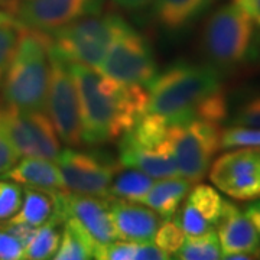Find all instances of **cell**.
<instances>
[{"label": "cell", "mask_w": 260, "mask_h": 260, "mask_svg": "<svg viewBox=\"0 0 260 260\" xmlns=\"http://www.w3.org/2000/svg\"><path fill=\"white\" fill-rule=\"evenodd\" d=\"M68 67L80 99L84 143L120 139L148 113L149 93L140 84L121 83L80 62H68Z\"/></svg>", "instance_id": "6da1fadb"}, {"label": "cell", "mask_w": 260, "mask_h": 260, "mask_svg": "<svg viewBox=\"0 0 260 260\" xmlns=\"http://www.w3.org/2000/svg\"><path fill=\"white\" fill-rule=\"evenodd\" d=\"M221 90V74L213 65L177 62L148 84V113L169 123L195 120L200 104Z\"/></svg>", "instance_id": "7a4b0ae2"}, {"label": "cell", "mask_w": 260, "mask_h": 260, "mask_svg": "<svg viewBox=\"0 0 260 260\" xmlns=\"http://www.w3.org/2000/svg\"><path fill=\"white\" fill-rule=\"evenodd\" d=\"M49 32L26 28L3 78V100L22 110H45L51 75Z\"/></svg>", "instance_id": "3957f363"}, {"label": "cell", "mask_w": 260, "mask_h": 260, "mask_svg": "<svg viewBox=\"0 0 260 260\" xmlns=\"http://www.w3.org/2000/svg\"><path fill=\"white\" fill-rule=\"evenodd\" d=\"M126 23L117 15H87L54 30L52 51L68 62L99 70L113 39Z\"/></svg>", "instance_id": "277c9868"}, {"label": "cell", "mask_w": 260, "mask_h": 260, "mask_svg": "<svg viewBox=\"0 0 260 260\" xmlns=\"http://www.w3.org/2000/svg\"><path fill=\"white\" fill-rule=\"evenodd\" d=\"M254 34L253 19L236 3L224 5L208 18L203 32V51L210 65L234 68L247 59Z\"/></svg>", "instance_id": "5b68a950"}, {"label": "cell", "mask_w": 260, "mask_h": 260, "mask_svg": "<svg viewBox=\"0 0 260 260\" xmlns=\"http://www.w3.org/2000/svg\"><path fill=\"white\" fill-rule=\"evenodd\" d=\"M221 132L218 123L207 120L169 123V138L179 177L191 184L205 177L213 156L221 149Z\"/></svg>", "instance_id": "8992f818"}, {"label": "cell", "mask_w": 260, "mask_h": 260, "mask_svg": "<svg viewBox=\"0 0 260 260\" xmlns=\"http://www.w3.org/2000/svg\"><path fill=\"white\" fill-rule=\"evenodd\" d=\"M48 112L58 138L68 146H81L83 123L80 99L68 62L51 47V75L48 87Z\"/></svg>", "instance_id": "52a82bcc"}, {"label": "cell", "mask_w": 260, "mask_h": 260, "mask_svg": "<svg viewBox=\"0 0 260 260\" xmlns=\"http://www.w3.org/2000/svg\"><path fill=\"white\" fill-rule=\"evenodd\" d=\"M0 121L20 156L56 160L61 152L59 138L44 110H22L2 99Z\"/></svg>", "instance_id": "ba28073f"}, {"label": "cell", "mask_w": 260, "mask_h": 260, "mask_svg": "<svg viewBox=\"0 0 260 260\" xmlns=\"http://www.w3.org/2000/svg\"><path fill=\"white\" fill-rule=\"evenodd\" d=\"M99 71L121 83L140 85H148L158 73L149 42L127 23L114 37Z\"/></svg>", "instance_id": "9c48e42d"}, {"label": "cell", "mask_w": 260, "mask_h": 260, "mask_svg": "<svg viewBox=\"0 0 260 260\" xmlns=\"http://www.w3.org/2000/svg\"><path fill=\"white\" fill-rule=\"evenodd\" d=\"M55 162L68 191L78 194L110 198V185L121 168L104 155L85 150H61Z\"/></svg>", "instance_id": "30bf717a"}, {"label": "cell", "mask_w": 260, "mask_h": 260, "mask_svg": "<svg viewBox=\"0 0 260 260\" xmlns=\"http://www.w3.org/2000/svg\"><path fill=\"white\" fill-rule=\"evenodd\" d=\"M103 0H8L6 12L26 26L54 32L77 19L100 13Z\"/></svg>", "instance_id": "8fae6325"}, {"label": "cell", "mask_w": 260, "mask_h": 260, "mask_svg": "<svg viewBox=\"0 0 260 260\" xmlns=\"http://www.w3.org/2000/svg\"><path fill=\"white\" fill-rule=\"evenodd\" d=\"M210 179L234 200L260 197V148H237L224 153L210 169Z\"/></svg>", "instance_id": "7c38bea8"}, {"label": "cell", "mask_w": 260, "mask_h": 260, "mask_svg": "<svg viewBox=\"0 0 260 260\" xmlns=\"http://www.w3.org/2000/svg\"><path fill=\"white\" fill-rule=\"evenodd\" d=\"M54 198L55 215L62 221L67 217L75 218L95 243L109 244L120 239L113 223L110 204L106 200L64 189H55Z\"/></svg>", "instance_id": "4fadbf2b"}, {"label": "cell", "mask_w": 260, "mask_h": 260, "mask_svg": "<svg viewBox=\"0 0 260 260\" xmlns=\"http://www.w3.org/2000/svg\"><path fill=\"white\" fill-rule=\"evenodd\" d=\"M217 236L221 247V257L230 253H249L260 256V239L254 225L237 207L225 201L224 213L217 224Z\"/></svg>", "instance_id": "5bb4252c"}, {"label": "cell", "mask_w": 260, "mask_h": 260, "mask_svg": "<svg viewBox=\"0 0 260 260\" xmlns=\"http://www.w3.org/2000/svg\"><path fill=\"white\" fill-rule=\"evenodd\" d=\"M120 165L135 168L156 179L179 177L171 138L155 148H142L120 142Z\"/></svg>", "instance_id": "9a60e30c"}, {"label": "cell", "mask_w": 260, "mask_h": 260, "mask_svg": "<svg viewBox=\"0 0 260 260\" xmlns=\"http://www.w3.org/2000/svg\"><path fill=\"white\" fill-rule=\"evenodd\" d=\"M110 213L119 237L129 242H152L160 223V215L153 210L121 198L110 204Z\"/></svg>", "instance_id": "2e32d148"}, {"label": "cell", "mask_w": 260, "mask_h": 260, "mask_svg": "<svg viewBox=\"0 0 260 260\" xmlns=\"http://www.w3.org/2000/svg\"><path fill=\"white\" fill-rule=\"evenodd\" d=\"M2 178L45 191L65 188L59 168L54 162H51V159L45 158L23 156L22 160H18L15 167L10 168L6 174L2 175Z\"/></svg>", "instance_id": "e0dca14e"}, {"label": "cell", "mask_w": 260, "mask_h": 260, "mask_svg": "<svg viewBox=\"0 0 260 260\" xmlns=\"http://www.w3.org/2000/svg\"><path fill=\"white\" fill-rule=\"evenodd\" d=\"M217 0H153L155 18L165 29L181 30L194 23Z\"/></svg>", "instance_id": "ac0fdd59"}, {"label": "cell", "mask_w": 260, "mask_h": 260, "mask_svg": "<svg viewBox=\"0 0 260 260\" xmlns=\"http://www.w3.org/2000/svg\"><path fill=\"white\" fill-rule=\"evenodd\" d=\"M191 182L185 178H164L159 182H153L148 194L142 198L140 203L148 205L160 218H172L177 213L178 207L189 191Z\"/></svg>", "instance_id": "d6986e66"}, {"label": "cell", "mask_w": 260, "mask_h": 260, "mask_svg": "<svg viewBox=\"0 0 260 260\" xmlns=\"http://www.w3.org/2000/svg\"><path fill=\"white\" fill-rule=\"evenodd\" d=\"M64 232L61 234L59 246L52 259L56 260H88L95 259L99 243L84 230V227L73 217L65 218Z\"/></svg>", "instance_id": "ffe728a7"}, {"label": "cell", "mask_w": 260, "mask_h": 260, "mask_svg": "<svg viewBox=\"0 0 260 260\" xmlns=\"http://www.w3.org/2000/svg\"><path fill=\"white\" fill-rule=\"evenodd\" d=\"M55 214V198L54 191H45L39 188L25 189V198L19 211L8 221L10 223H26L34 227H39Z\"/></svg>", "instance_id": "44dd1931"}, {"label": "cell", "mask_w": 260, "mask_h": 260, "mask_svg": "<svg viewBox=\"0 0 260 260\" xmlns=\"http://www.w3.org/2000/svg\"><path fill=\"white\" fill-rule=\"evenodd\" d=\"M64 223L58 215H52L47 223L37 227L32 239L23 247V259L45 260L52 259L59 246L61 233L59 225Z\"/></svg>", "instance_id": "7402d4cb"}, {"label": "cell", "mask_w": 260, "mask_h": 260, "mask_svg": "<svg viewBox=\"0 0 260 260\" xmlns=\"http://www.w3.org/2000/svg\"><path fill=\"white\" fill-rule=\"evenodd\" d=\"M25 29L26 26L16 16L0 10V83L13 61Z\"/></svg>", "instance_id": "603a6c76"}, {"label": "cell", "mask_w": 260, "mask_h": 260, "mask_svg": "<svg viewBox=\"0 0 260 260\" xmlns=\"http://www.w3.org/2000/svg\"><path fill=\"white\" fill-rule=\"evenodd\" d=\"M153 185V178L139 169L129 168L127 171L113 178L110 185V198H121L127 201L140 203Z\"/></svg>", "instance_id": "cb8c5ba5"}, {"label": "cell", "mask_w": 260, "mask_h": 260, "mask_svg": "<svg viewBox=\"0 0 260 260\" xmlns=\"http://www.w3.org/2000/svg\"><path fill=\"white\" fill-rule=\"evenodd\" d=\"M175 257L181 260L221 259V247L217 233L211 230L200 236H186Z\"/></svg>", "instance_id": "d4e9b609"}, {"label": "cell", "mask_w": 260, "mask_h": 260, "mask_svg": "<svg viewBox=\"0 0 260 260\" xmlns=\"http://www.w3.org/2000/svg\"><path fill=\"white\" fill-rule=\"evenodd\" d=\"M186 201L203 215L204 220H207L213 227H217L224 213L225 200L221 198V195L213 186L204 184L197 185L191 191V194L188 195Z\"/></svg>", "instance_id": "484cf974"}, {"label": "cell", "mask_w": 260, "mask_h": 260, "mask_svg": "<svg viewBox=\"0 0 260 260\" xmlns=\"http://www.w3.org/2000/svg\"><path fill=\"white\" fill-rule=\"evenodd\" d=\"M152 242L169 256L177 254V251L182 247V244L185 242V233L181 229L177 220L164 218V221L159 223Z\"/></svg>", "instance_id": "4316f807"}, {"label": "cell", "mask_w": 260, "mask_h": 260, "mask_svg": "<svg viewBox=\"0 0 260 260\" xmlns=\"http://www.w3.org/2000/svg\"><path fill=\"white\" fill-rule=\"evenodd\" d=\"M221 149L260 148V129L247 126H232L221 132Z\"/></svg>", "instance_id": "83f0119b"}, {"label": "cell", "mask_w": 260, "mask_h": 260, "mask_svg": "<svg viewBox=\"0 0 260 260\" xmlns=\"http://www.w3.org/2000/svg\"><path fill=\"white\" fill-rule=\"evenodd\" d=\"M22 189L16 182L0 181V223L8 221L18 213L22 205Z\"/></svg>", "instance_id": "f1b7e54d"}, {"label": "cell", "mask_w": 260, "mask_h": 260, "mask_svg": "<svg viewBox=\"0 0 260 260\" xmlns=\"http://www.w3.org/2000/svg\"><path fill=\"white\" fill-rule=\"evenodd\" d=\"M175 220L181 225V229L184 230L185 236H200V234L214 230L213 225L207 220H204L203 215L198 213L188 201L184 204L178 218Z\"/></svg>", "instance_id": "f546056e"}, {"label": "cell", "mask_w": 260, "mask_h": 260, "mask_svg": "<svg viewBox=\"0 0 260 260\" xmlns=\"http://www.w3.org/2000/svg\"><path fill=\"white\" fill-rule=\"evenodd\" d=\"M136 243L113 242L109 244H99L95 249V259L102 260H135Z\"/></svg>", "instance_id": "4dcf8cb0"}, {"label": "cell", "mask_w": 260, "mask_h": 260, "mask_svg": "<svg viewBox=\"0 0 260 260\" xmlns=\"http://www.w3.org/2000/svg\"><path fill=\"white\" fill-rule=\"evenodd\" d=\"M233 126H247L260 129V95L240 106L232 120Z\"/></svg>", "instance_id": "1f68e13d"}, {"label": "cell", "mask_w": 260, "mask_h": 260, "mask_svg": "<svg viewBox=\"0 0 260 260\" xmlns=\"http://www.w3.org/2000/svg\"><path fill=\"white\" fill-rule=\"evenodd\" d=\"M19 158H20V155L10 139L8 130L0 121V177L3 174H6L10 168L15 167Z\"/></svg>", "instance_id": "d6a6232c"}, {"label": "cell", "mask_w": 260, "mask_h": 260, "mask_svg": "<svg viewBox=\"0 0 260 260\" xmlns=\"http://www.w3.org/2000/svg\"><path fill=\"white\" fill-rule=\"evenodd\" d=\"M23 259V244L0 227V260Z\"/></svg>", "instance_id": "836d02e7"}, {"label": "cell", "mask_w": 260, "mask_h": 260, "mask_svg": "<svg viewBox=\"0 0 260 260\" xmlns=\"http://www.w3.org/2000/svg\"><path fill=\"white\" fill-rule=\"evenodd\" d=\"M171 259V256L165 253L162 249L153 242L136 243V253L135 260H167Z\"/></svg>", "instance_id": "e575fe53"}, {"label": "cell", "mask_w": 260, "mask_h": 260, "mask_svg": "<svg viewBox=\"0 0 260 260\" xmlns=\"http://www.w3.org/2000/svg\"><path fill=\"white\" fill-rule=\"evenodd\" d=\"M234 3L240 6L253 19V22L260 26V0H234Z\"/></svg>", "instance_id": "d590c367"}, {"label": "cell", "mask_w": 260, "mask_h": 260, "mask_svg": "<svg viewBox=\"0 0 260 260\" xmlns=\"http://www.w3.org/2000/svg\"><path fill=\"white\" fill-rule=\"evenodd\" d=\"M246 217L249 218L251 221V224L254 225V229H256V232L259 234V239H260V200L257 201H254V203H251L246 207Z\"/></svg>", "instance_id": "8d00e7d4"}, {"label": "cell", "mask_w": 260, "mask_h": 260, "mask_svg": "<svg viewBox=\"0 0 260 260\" xmlns=\"http://www.w3.org/2000/svg\"><path fill=\"white\" fill-rule=\"evenodd\" d=\"M119 8L126 10H140L149 6L153 0H113Z\"/></svg>", "instance_id": "74e56055"}, {"label": "cell", "mask_w": 260, "mask_h": 260, "mask_svg": "<svg viewBox=\"0 0 260 260\" xmlns=\"http://www.w3.org/2000/svg\"><path fill=\"white\" fill-rule=\"evenodd\" d=\"M247 59H250L253 62H260V30L257 34H253Z\"/></svg>", "instance_id": "f35d334b"}, {"label": "cell", "mask_w": 260, "mask_h": 260, "mask_svg": "<svg viewBox=\"0 0 260 260\" xmlns=\"http://www.w3.org/2000/svg\"><path fill=\"white\" fill-rule=\"evenodd\" d=\"M221 259H230V260H247V259H254V256H251L249 253H230V254H224Z\"/></svg>", "instance_id": "ab89813d"}]
</instances>
